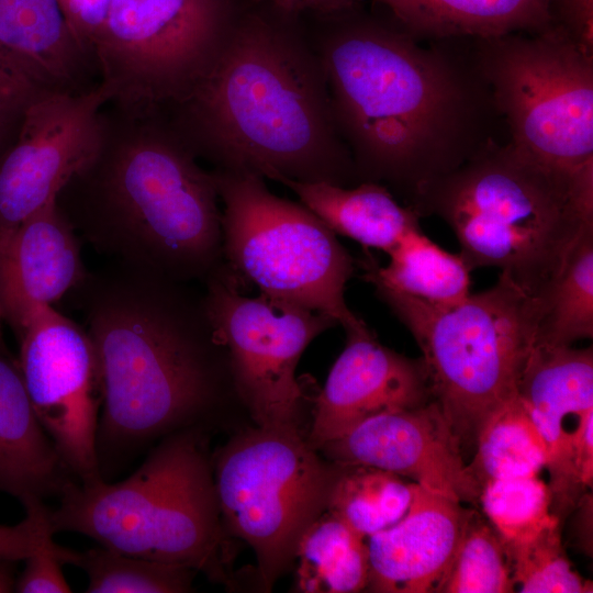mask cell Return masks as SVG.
Instances as JSON below:
<instances>
[{"label": "cell", "instance_id": "1", "mask_svg": "<svg viewBox=\"0 0 593 593\" xmlns=\"http://www.w3.org/2000/svg\"><path fill=\"white\" fill-rule=\"evenodd\" d=\"M316 53L359 183L383 184L409 205L499 139L503 120L473 38L421 41L393 20L346 15Z\"/></svg>", "mask_w": 593, "mask_h": 593}, {"label": "cell", "instance_id": "23", "mask_svg": "<svg viewBox=\"0 0 593 593\" xmlns=\"http://www.w3.org/2000/svg\"><path fill=\"white\" fill-rule=\"evenodd\" d=\"M421 41L491 37L551 26L550 0H377Z\"/></svg>", "mask_w": 593, "mask_h": 593}, {"label": "cell", "instance_id": "19", "mask_svg": "<svg viewBox=\"0 0 593 593\" xmlns=\"http://www.w3.org/2000/svg\"><path fill=\"white\" fill-rule=\"evenodd\" d=\"M473 513L462 502L412 482L404 516L367 540L377 593H434Z\"/></svg>", "mask_w": 593, "mask_h": 593}, {"label": "cell", "instance_id": "21", "mask_svg": "<svg viewBox=\"0 0 593 593\" xmlns=\"http://www.w3.org/2000/svg\"><path fill=\"white\" fill-rule=\"evenodd\" d=\"M71 480L33 410L18 359L0 351V492L20 503L58 497Z\"/></svg>", "mask_w": 593, "mask_h": 593}, {"label": "cell", "instance_id": "4", "mask_svg": "<svg viewBox=\"0 0 593 593\" xmlns=\"http://www.w3.org/2000/svg\"><path fill=\"white\" fill-rule=\"evenodd\" d=\"M56 203L114 264L202 284L226 267L213 174L159 114L108 103L94 155Z\"/></svg>", "mask_w": 593, "mask_h": 593}, {"label": "cell", "instance_id": "13", "mask_svg": "<svg viewBox=\"0 0 593 593\" xmlns=\"http://www.w3.org/2000/svg\"><path fill=\"white\" fill-rule=\"evenodd\" d=\"M16 340L27 395L60 459L80 483L102 479L96 447L102 385L86 329L46 305Z\"/></svg>", "mask_w": 593, "mask_h": 593}, {"label": "cell", "instance_id": "34", "mask_svg": "<svg viewBox=\"0 0 593 593\" xmlns=\"http://www.w3.org/2000/svg\"><path fill=\"white\" fill-rule=\"evenodd\" d=\"M77 550L59 546L55 541L41 547L23 561L22 572L16 577L15 592L19 593H69L61 566L72 564Z\"/></svg>", "mask_w": 593, "mask_h": 593}, {"label": "cell", "instance_id": "35", "mask_svg": "<svg viewBox=\"0 0 593 593\" xmlns=\"http://www.w3.org/2000/svg\"><path fill=\"white\" fill-rule=\"evenodd\" d=\"M47 91L0 51V123L18 130L30 102Z\"/></svg>", "mask_w": 593, "mask_h": 593}, {"label": "cell", "instance_id": "41", "mask_svg": "<svg viewBox=\"0 0 593 593\" xmlns=\"http://www.w3.org/2000/svg\"><path fill=\"white\" fill-rule=\"evenodd\" d=\"M2 323H3V318L0 311V351L10 354L4 343L3 333H2Z\"/></svg>", "mask_w": 593, "mask_h": 593}, {"label": "cell", "instance_id": "37", "mask_svg": "<svg viewBox=\"0 0 593 593\" xmlns=\"http://www.w3.org/2000/svg\"><path fill=\"white\" fill-rule=\"evenodd\" d=\"M111 2L112 0H68L60 7L69 29L89 55L90 44L103 24Z\"/></svg>", "mask_w": 593, "mask_h": 593}, {"label": "cell", "instance_id": "29", "mask_svg": "<svg viewBox=\"0 0 593 593\" xmlns=\"http://www.w3.org/2000/svg\"><path fill=\"white\" fill-rule=\"evenodd\" d=\"M88 577L87 593H183L197 571L122 553L105 547L78 551L72 563Z\"/></svg>", "mask_w": 593, "mask_h": 593}, {"label": "cell", "instance_id": "11", "mask_svg": "<svg viewBox=\"0 0 593 593\" xmlns=\"http://www.w3.org/2000/svg\"><path fill=\"white\" fill-rule=\"evenodd\" d=\"M230 25L226 0H112L89 47L109 103L165 111L202 76Z\"/></svg>", "mask_w": 593, "mask_h": 593}, {"label": "cell", "instance_id": "31", "mask_svg": "<svg viewBox=\"0 0 593 593\" xmlns=\"http://www.w3.org/2000/svg\"><path fill=\"white\" fill-rule=\"evenodd\" d=\"M478 503L503 546L526 540L558 519L549 486L538 475L488 482Z\"/></svg>", "mask_w": 593, "mask_h": 593}, {"label": "cell", "instance_id": "32", "mask_svg": "<svg viewBox=\"0 0 593 593\" xmlns=\"http://www.w3.org/2000/svg\"><path fill=\"white\" fill-rule=\"evenodd\" d=\"M560 526L557 519L526 540L503 546L513 582L519 586V592H592V582L572 568L566 555Z\"/></svg>", "mask_w": 593, "mask_h": 593}, {"label": "cell", "instance_id": "36", "mask_svg": "<svg viewBox=\"0 0 593 593\" xmlns=\"http://www.w3.org/2000/svg\"><path fill=\"white\" fill-rule=\"evenodd\" d=\"M551 25L593 55V0H550Z\"/></svg>", "mask_w": 593, "mask_h": 593}, {"label": "cell", "instance_id": "26", "mask_svg": "<svg viewBox=\"0 0 593 593\" xmlns=\"http://www.w3.org/2000/svg\"><path fill=\"white\" fill-rule=\"evenodd\" d=\"M547 459L545 441L516 394L482 424L467 471L481 491L494 480L538 475Z\"/></svg>", "mask_w": 593, "mask_h": 593}, {"label": "cell", "instance_id": "25", "mask_svg": "<svg viewBox=\"0 0 593 593\" xmlns=\"http://www.w3.org/2000/svg\"><path fill=\"white\" fill-rule=\"evenodd\" d=\"M366 537L325 511L302 536L294 562L295 589L304 593L366 590L369 556Z\"/></svg>", "mask_w": 593, "mask_h": 593}, {"label": "cell", "instance_id": "5", "mask_svg": "<svg viewBox=\"0 0 593 593\" xmlns=\"http://www.w3.org/2000/svg\"><path fill=\"white\" fill-rule=\"evenodd\" d=\"M409 206L449 225L470 271L500 268L537 296L593 225V165L561 171L508 141L491 139L461 166L424 184Z\"/></svg>", "mask_w": 593, "mask_h": 593}, {"label": "cell", "instance_id": "15", "mask_svg": "<svg viewBox=\"0 0 593 593\" xmlns=\"http://www.w3.org/2000/svg\"><path fill=\"white\" fill-rule=\"evenodd\" d=\"M517 395L547 449L551 512L562 522L593 483V351L534 344Z\"/></svg>", "mask_w": 593, "mask_h": 593}, {"label": "cell", "instance_id": "10", "mask_svg": "<svg viewBox=\"0 0 593 593\" xmlns=\"http://www.w3.org/2000/svg\"><path fill=\"white\" fill-rule=\"evenodd\" d=\"M316 450L298 426H257L216 458L222 524L253 548L265 591L293 566L302 536L326 511L338 466Z\"/></svg>", "mask_w": 593, "mask_h": 593}, {"label": "cell", "instance_id": "9", "mask_svg": "<svg viewBox=\"0 0 593 593\" xmlns=\"http://www.w3.org/2000/svg\"><path fill=\"white\" fill-rule=\"evenodd\" d=\"M473 45L507 141L552 169L593 165V55L552 25Z\"/></svg>", "mask_w": 593, "mask_h": 593}, {"label": "cell", "instance_id": "6", "mask_svg": "<svg viewBox=\"0 0 593 593\" xmlns=\"http://www.w3.org/2000/svg\"><path fill=\"white\" fill-rule=\"evenodd\" d=\"M58 499L49 508L54 534H81L122 553L225 580L226 541L203 432L163 438L121 481L71 480Z\"/></svg>", "mask_w": 593, "mask_h": 593}, {"label": "cell", "instance_id": "27", "mask_svg": "<svg viewBox=\"0 0 593 593\" xmlns=\"http://www.w3.org/2000/svg\"><path fill=\"white\" fill-rule=\"evenodd\" d=\"M535 301V344L564 347L593 336V225Z\"/></svg>", "mask_w": 593, "mask_h": 593}, {"label": "cell", "instance_id": "30", "mask_svg": "<svg viewBox=\"0 0 593 593\" xmlns=\"http://www.w3.org/2000/svg\"><path fill=\"white\" fill-rule=\"evenodd\" d=\"M514 589L500 537L473 511L434 593H510Z\"/></svg>", "mask_w": 593, "mask_h": 593}, {"label": "cell", "instance_id": "3", "mask_svg": "<svg viewBox=\"0 0 593 593\" xmlns=\"http://www.w3.org/2000/svg\"><path fill=\"white\" fill-rule=\"evenodd\" d=\"M159 114L214 169L359 183L316 51L259 15L231 23L202 76Z\"/></svg>", "mask_w": 593, "mask_h": 593}, {"label": "cell", "instance_id": "28", "mask_svg": "<svg viewBox=\"0 0 593 593\" xmlns=\"http://www.w3.org/2000/svg\"><path fill=\"white\" fill-rule=\"evenodd\" d=\"M337 466L326 507L328 513L366 538L404 516L412 497V482L369 466Z\"/></svg>", "mask_w": 593, "mask_h": 593}, {"label": "cell", "instance_id": "2", "mask_svg": "<svg viewBox=\"0 0 593 593\" xmlns=\"http://www.w3.org/2000/svg\"><path fill=\"white\" fill-rule=\"evenodd\" d=\"M191 284L114 264L75 290L101 378L104 481L169 435L204 432L235 392L226 347Z\"/></svg>", "mask_w": 593, "mask_h": 593}, {"label": "cell", "instance_id": "20", "mask_svg": "<svg viewBox=\"0 0 593 593\" xmlns=\"http://www.w3.org/2000/svg\"><path fill=\"white\" fill-rule=\"evenodd\" d=\"M0 51L47 91L80 92L94 65L58 0H0Z\"/></svg>", "mask_w": 593, "mask_h": 593}, {"label": "cell", "instance_id": "24", "mask_svg": "<svg viewBox=\"0 0 593 593\" xmlns=\"http://www.w3.org/2000/svg\"><path fill=\"white\" fill-rule=\"evenodd\" d=\"M388 255L385 267L370 255L360 260L367 281L440 306L458 304L470 294V270L461 256L443 249L422 230L407 233Z\"/></svg>", "mask_w": 593, "mask_h": 593}, {"label": "cell", "instance_id": "16", "mask_svg": "<svg viewBox=\"0 0 593 593\" xmlns=\"http://www.w3.org/2000/svg\"><path fill=\"white\" fill-rule=\"evenodd\" d=\"M322 449L333 462L378 468L462 503H478L480 489L434 400L372 416Z\"/></svg>", "mask_w": 593, "mask_h": 593}, {"label": "cell", "instance_id": "40", "mask_svg": "<svg viewBox=\"0 0 593 593\" xmlns=\"http://www.w3.org/2000/svg\"><path fill=\"white\" fill-rule=\"evenodd\" d=\"M16 131L0 123V158L12 143Z\"/></svg>", "mask_w": 593, "mask_h": 593}, {"label": "cell", "instance_id": "14", "mask_svg": "<svg viewBox=\"0 0 593 593\" xmlns=\"http://www.w3.org/2000/svg\"><path fill=\"white\" fill-rule=\"evenodd\" d=\"M109 102L100 82L80 92L43 91L30 102L0 158V246L92 158Z\"/></svg>", "mask_w": 593, "mask_h": 593}, {"label": "cell", "instance_id": "7", "mask_svg": "<svg viewBox=\"0 0 593 593\" xmlns=\"http://www.w3.org/2000/svg\"><path fill=\"white\" fill-rule=\"evenodd\" d=\"M368 282L415 338L433 400L466 458L484 421L517 394L518 379L535 344L533 296L503 273L491 288L451 306Z\"/></svg>", "mask_w": 593, "mask_h": 593}, {"label": "cell", "instance_id": "33", "mask_svg": "<svg viewBox=\"0 0 593 593\" xmlns=\"http://www.w3.org/2000/svg\"><path fill=\"white\" fill-rule=\"evenodd\" d=\"M24 518L15 525L0 524V559L21 561L53 540L49 507L41 499L21 503Z\"/></svg>", "mask_w": 593, "mask_h": 593}, {"label": "cell", "instance_id": "17", "mask_svg": "<svg viewBox=\"0 0 593 593\" xmlns=\"http://www.w3.org/2000/svg\"><path fill=\"white\" fill-rule=\"evenodd\" d=\"M345 332L346 346L315 401L309 441L316 449L372 416L433 400L422 358L383 346L367 324Z\"/></svg>", "mask_w": 593, "mask_h": 593}, {"label": "cell", "instance_id": "8", "mask_svg": "<svg viewBox=\"0 0 593 593\" xmlns=\"http://www.w3.org/2000/svg\"><path fill=\"white\" fill-rule=\"evenodd\" d=\"M211 171L223 205L224 260L239 287L325 313L345 331L366 324L345 301L355 260L321 219L270 192L255 172Z\"/></svg>", "mask_w": 593, "mask_h": 593}, {"label": "cell", "instance_id": "39", "mask_svg": "<svg viewBox=\"0 0 593 593\" xmlns=\"http://www.w3.org/2000/svg\"><path fill=\"white\" fill-rule=\"evenodd\" d=\"M16 561L0 559V593L15 592Z\"/></svg>", "mask_w": 593, "mask_h": 593}, {"label": "cell", "instance_id": "22", "mask_svg": "<svg viewBox=\"0 0 593 593\" xmlns=\"http://www.w3.org/2000/svg\"><path fill=\"white\" fill-rule=\"evenodd\" d=\"M293 191L305 208L335 234L365 247L389 254L410 232L421 230L419 215L401 205L393 193L377 182L340 187L327 182L279 181Z\"/></svg>", "mask_w": 593, "mask_h": 593}, {"label": "cell", "instance_id": "18", "mask_svg": "<svg viewBox=\"0 0 593 593\" xmlns=\"http://www.w3.org/2000/svg\"><path fill=\"white\" fill-rule=\"evenodd\" d=\"M89 271L80 237L56 199L23 221L0 246V311L18 337L33 313L75 291Z\"/></svg>", "mask_w": 593, "mask_h": 593}, {"label": "cell", "instance_id": "12", "mask_svg": "<svg viewBox=\"0 0 593 593\" xmlns=\"http://www.w3.org/2000/svg\"><path fill=\"white\" fill-rule=\"evenodd\" d=\"M224 268L203 283L211 321L226 347L233 387L257 426H298L295 371L309 344L338 323L329 315L259 294L249 298Z\"/></svg>", "mask_w": 593, "mask_h": 593}, {"label": "cell", "instance_id": "42", "mask_svg": "<svg viewBox=\"0 0 593 593\" xmlns=\"http://www.w3.org/2000/svg\"><path fill=\"white\" fill-rule=\"evenodd\" d=\"M58 1H59L60 7H61V5H63L65 2H67L68 0H58Z\"/></svg>", "mask_w": 593, "mask_h": 593}, {"label": "cell", "instance_id": "38", "mask_svg": "<svg viewBox=\"0 0 593 593\" xmlns=\"http://www.w3.org/2000/svg\"><path fill=\"white\" fill-rule=\"evenodd\" d=\"M277 8L286 12H300L304 10L339 14L353 9L356 0H269Z\"/></svg>", "mask_w": 593, "mask_h": 593}]
</instances>
